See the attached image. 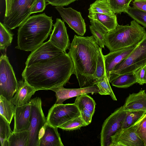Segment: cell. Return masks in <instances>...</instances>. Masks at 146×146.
I'll return each mask as SVG.
<instances>
[{
    "instance_id": "obj_1",
    "label": "cell",
    "mask_w": 146,
    "mask_h": 146,
    "mask_svg": "<svg viewBox=\"0 0 146 146\" xmlns=\"http://www.w3.org/2000/svg\"><path fill=\"white\" fill-rule=\"evenodd\" d=\"M74 64L64 52L43 62L25 67L23 78L36 91L51 90L63 87L73 74Z\"/></svg>"
},
{
    "instance_id": "obj_2",
    "label": "cell",
    "mask_w": 146,
    "mask_h": 146,
    "mask_svg": "<svg viewBox=\"0 0 146 146\" xmlns=\"http://www.w3.org/2000/svg\"><path fill=\"white\" fill-rule=\"evenodd\" d=\"M100 47L92 35L83 36L75 35L68 54L73 62L74 74L80 88L96 85L95 77Z\"/></svg>"
},
{
    "instance_id": "obj_3",
    "label": "cell",
    "mask_w": 146,
    "mask_h": 146,
    "mask_svg": "<svg viewBox=\"0 0 146 146\" xmlns=\"http://www.w3.org/2000/svg\"><path fill=\"white\" fill-rule=\"evenodd\" d=\"M53 21L45 13L30 16L19 27L15 48L31 52L36 48L50 35Z\"/></svg>"
},
{
    "instance_id": "obj_4",
    "label": "cell",
    "mask_w": 146,
    "mask_h": 146,
    "mask_svg": "<svg viewBox=\"0 0 146 146\" xmlns=\"http://www.w3.org/2000/svg\"><path fill=\"white\" fill-rule=\"evenodd\" d=\"M146 34L144 27L134 20L131 22L130 25L118 24L115 29L106 35L105 46L110 52L133 47L142 40Z\"/></svg>"
},
{
    "instance_id": "obj_5",
    "label": "cell",
    "mask_w": 146,
    "mask_h": 146,
    "mask_svg": "<svg viewBox=\"0 0 146 146\" xmlns=\"http://www.w3.org/2000/svg\"><path fill=\"white\" fill-rule=\"evenodd\" d=\"M146 64V34L129 55L115 66L110 74V83L119 75L134 73Z\"/></svg>"
},
{
    "instance_id": "obj_6",
    "label": "cell",
    "mask_w": 146,
    "mask_h": 146,
    "mask_svg": "<svg viewBox=\"0 0 146 146\" xmlns=\"http://www.w3.org/2000/svg\"><path fill=\"white\" fill-rule=\"evenodd\" d=\"M31 104L29 138L28 146H39L44 131L46 119L44 115L40 98L36 97L29 102Z\"/></svg>"
},
{
    "instance_id": "obj_7",
    "label": "cell",
    "mask_w": 146,
    "mask_h": 146,
    "mask_svg": "<svg viewBox=\"0 0 146 146\" xmlns=\"http://www.w3.org/2000/svg\"><path fill=\"white\" fill-rule=\"evenodd\" d=\"M36 1L12 0L9 14L4 16L3 24L10 30L19 27L30 16Z\"/></svg>"
},
{
    "instance_id": "obj_8",
    "label": "cell",
    "mask_w": 146,
    "mask_h": 146,
    "mask_svg": "<svg viewBox=\"0 0 146 146\" xmlns=\"http://www.w3.org/2000/svg\"><path fill=\"white\" fill-rule=\"evenodd\" d=\"M18 82L13 67L6 54L0 58V95L11 100L15 93Z\"/></svg>"
},
{
    "instance_id": "obj_9",
    "label": "cell",
    "mask_w": 146,
    "mask_h": 146,
    "mask_svg": "<svg viewBox=\"0 0 146 146\" xmlns=\"http://www.w3.org/2000/svg\"><path fill=\"white\" fill-rule=\"evenodd\" d=\"M80 115V111L74 103L55 104L48 111L46 123L58 128L69 120Z\"/></svg>"
},
{
    "instance_id": "obj_10",
    "label": "cell",
    "mask_w": 146,
    "mask_h": 146,
    "mask_svg": "<svg viewBox=\"0 0 146 146\" xmlns=\"http://www.w3.org/2000/svg\"><path fill=\"white\" fill-rule=\"evenodd\" d=\"M126 115L123 106L116 110L105 121L100 133V143L101 146H109L111 137L121 128Z\"/></svg>"
},
{
    "instance_id": "obj_11",
    "label": "cell",
    "mask_w": 146,
    "mask_h": 146,
    "mask_svg": "<svg viewBox=\"0 0 146 146\" xmlns=\"http://www.w3.org/2000/svg\"><path fill=\"white\" fill-rule=\"evenodd\" d=\"M146 114L129 127L121 128L111 137V143H118L123 146H145L138 136L137 130Z\"/></svg>"
},
{
    "instance_id": "obj_12",
    "label": "cell",
    "mask_w": 146,
    "mask_h": 146,
    "mask_svg": "<svg viewBox=\"0 0 146 146\" xmlns=\"http://www.w3.org/2000/svg\"><path fill=\"white\" fill-rule=\"evenodd\" d=\"M64 53L48 40L31 52L25 62V67L46 61Z\"/></svg>"
},
{
    "instance_id": "obj_13",
    "label": "cell",
    "mask_w": 146,
    "mask_h": 146,
    "mask_svg": "<svg viewBox=\"0 0 146 146\" xmlns=\"http://www.w3.org/2000/svg\"><path fill=\"white\" fill-rule=\"evenodd\" d=\"M63 21L78 35L83 36L86 31V24L81 13L70 7H56Z\"/></svg>"
},
{
    "instance_id": "obj_14",
    "label": "cell",
    "mask_w": 146,
    "mask_h": 146,
    "mask_svg": "<svg viewBox=\"0 0 146 146\" xmlns=\"http://www.w3.org/2000/svg\"><path fill=\"white\" fill-rule=\"evenodd\" d=\"M53 26V28L49 40L59 49L66 52L70 43L64 22L57 18Z\"/></svg>"
},
{
    "instance_id": "obj_15",
    "label": "cell",
    "mask_w": 146,
    "mask_h": 146,
    "mask_svg": "<svg viewBox=\"0 0 146 146\" xmlns=\"http://www.w3.org/2000/svg\"><path fill=\"white\" fill-rule=\"evenodd\" d=\"M31 109L30 102L22 106H15L13 132L28 130L30 124Z\"/></svg>"
},
{
    "instance_id": "obj_16",
    "label": "cell",
    "mask_w": 146,
    "mask_h": 146,
    "mask_svg": "<svg viewBox=\"0 0 146 146\" xmlns=\"http://www.w3.org/2000/svg\"><path fill=\"white\" fill-rule=\"evenodd\" d=\"M55 92V104H62L66 100L77 96L88 93H98L100 90L96 85L89 87L76 89H66L64 87L53 89Z\"/></svg>"
},
{
    "instance_id": "obj_17",
    "label": "cell",
    "mask_w": 146,
    "mask_h": 146,
    "mask_svg": "<svg viewBox=\"0 0 146 146\" xmlns=\"http://www.w3.org/2000/svg\"><path fill=\"white\" fill-rule=\"evenodd\" d=\"M136 46L117 50L104 56L106 75L109 80L115 66L128 56Z\"/></svg>"
},
{
    "instance_id": "obj_18",
    "label": "cell",
    "mask_w": 146,
    "mask_h": 146,
    "mask_svg": "<svg viewBox=\"0 0 146 146\" xmlns=\"http://www.w3.org/2000/svg\"><path fill=\"white\" fill-rule=\"evenodd\" d=\"M36 91L35 88L26 80L18 81L17 89L11 100L15 106H21L29 103L32 96Z\"/></svg>"
},
{
    "instance_id": "obj_19",
    "label": "cell",
    "mask_w": 146,
    "mask_h": 146,
    "mask_svg": "<svg viewBox=\"0 0 146 146\" xmlns=\"http://www.w3.org/2000/svg\"><path fill=\"white\" fill-rule=\"evenodd\" d=\"M126 111H146V93L141 90L137 93L130 94L122 106Z\"/></svg>"
},
{
    "instance_id": "obj_20",
    "label": "cell",
    "mask_w": 146,
    "mask_h": 146,
    "mask_svg": "<svg viewBox=\"0 0 146 146\" xmlns=\"http://www.w3.org/2000/svg\"><path fill=\"white\" fill-rule=\"evenodd\" d=\"M58 128L46 123L39 146H64Z\"/></svg>"
},
{
    "instance_id": "obj_21",
    "label": "cell",
    "mask_w": 146,
    "mask_h": 146,
    "mask_svg": "<svg viewBox=\"0 0 146 146\" xmlns=\"http://www.w3.org/2000/svg\"><path fill=\"white\" fill-rule=\"evenodd\" d=\"M88 17L90 20L95 21L100 24L108 32L115 29L118 24L115 14L109 15L96 13H89Z\"/></svg>"
},
{
    "instance_id": "obj_22",
    "label": "cell",
    "mask_w": 146,
    "mask_h": 146,
    "mask_svg": "<svg viewBox=\"0 0 146 146\" xmlns=\"http://www.w3.org/2000/svg\"><path fill=\"white\" fill-rule=\"evenodd\" d=\"M90 25L89 28L91 33L99 46L104 48V39L105 35L108 32L107 30L97 22L90 20Z\"/></svg>"
},
{
    "instance_id": "obj_23",
    "label": "cell",
    "mask_w": 146,
    "mask_h": 146,
    "mask_svg": "<svg viewBox=\"0 0 146 146\" xmlns=\"http://www.w3.org/2000/svg\"><path fill=\"white\" fill-rule=\"evenodd\" d=\"M29 138L28 130L12 132L8 141V146H28Z\"/></svg>"
},
{
    "instance_id": "obj_24",
    "label": "cell",
    "mask_w": 146,
    "mask_h": 146,
    "mask_svg": "<svg viewBox=\"0 0 146 146\" xmlns=\"http://www.w3.org/2000/svg\"><path fill=\"white\" fill-rule=\"evenodd\" d=\"M15 106L11 100H9L0 95V115L3 117L10 124L14 115Z\"/></svg>"
},
{
    "instance_id": "obj_25",
    "label": "cell",
    "mask_w": 146,
    "mask_h": 146,
    "mask_svg": "<svg viewBox=\"0 0 146 146\" xmlns=\"http://www.w3.org/2000/svg\"><path fill=\"white\" fill-rule=\"evenodd\" d=\"M137 83V79L134 73L119 75L111 82L112 86L121 88L129 87Z\"/></svg>"
},
{
    "instance_id": "obj_26",
    "label": "cell",
    "mask_w": 146,
    "mask_h": 146,
    "mask_svg": "<svg viewBox=\"0 0 146 146\" xmlns=\"http://www.w3.org/2000/svg\"><path fill=\"white\" fill-rule=\"evenodd\" d=\"M74 103L79 110L84 109L89 111L93 115H94L96 103L93 98L87 94L77 96Z\"/></svg>"
},
{
    "instance_id": "obj_27",
    "label": "cell",
    "mask_w": 146,
    "mask_h": 146,
    "mask_svg": "<svg viewBox=\"0 0 146 146\" xmlns=\"http://www.w3.org/2000/svg\"><path fill=\"white\" fill-rule=\"evenodd\" d=\"M89 13H96L109 15L114 14L111 11L107 0H96L90 5Z\"/></svg>"
},
{
    "instance_id": "obj_28",
    "label": "cell",
    "mask_w": 146,
    "mask_h": 146,
    "mask_svg": "<svg viewBox=\"0 0 146 146\" xmlns=\"http://www.w3.org/2000/svg\"><path fill=\"white\" fill-rule=\"evenodd\" d=\"M4 24L0 23V49L6 50L11 43L13 39V34Z\"/></svg>"
},
{
    "instance_id": "obj_29",
    "label": "cell",
    "mask_w": 146,
    "mask_h": 146,
    "mask_svg": "<svg viewBox=\"0 0 146 146\" xmlns=\"http://www.w3.org/2000/svg\"><path fill=\"white\" fill-rule=\"evenodd\" d=\"M10 124L0 115V140L1 146H8V141L11 135Z\"/></svg>"
},
{
    "instance_id": "obj_30",
    "label": "cell",
    "mask_w": 146,
    "mask_h": 146,
    "mask_svg": "<svg viewBox=\"0 0 146 146\" xmlns=\"http://www.w3.org/2000/svg\"><path fill=\"white\" fill-rule=\"evenodd\" d=\"M133 0H107L110 7L114 14L121 13H127Z\"/></svg>"
},
{
    "instance_id": "obj_31",
    "label": "cell",
    "mask_w": 146,
    "mask_h": 146,
    "mask_svg": "<svg viewBox=\"0 0 146 146\" xmlns=\"http://www.w3.org/2000/svg\"><path fill=\"white\" fill-rule=\"evenodd\" d=\"M146 113V111H126V115L121 128H126L131 126L143 117Z\"/></svg>"
},
{
    "instance_id": "obj_32",
    "label": "cell",
    "mask_w": 146,
    "mask_h": 146,
    "mask_svg": "<svg viewBox=\"0 0 146 146\" xmlns=\"http://www.w3.org/2000/svg\"><path fill=\"white\" fill-rule=\"evenodd\" d=\"M96 85L98 86L100 90L99 94L101 95H109L113 100H117L106 75L98 81Z\"/></svg>"
},
{
    "instance_id": "obj_33",
    "label": "cell",
    "mask_w": 146,
    "mask_h": 146,
    "mask_svg": "<svg viewBox=\"0 0 146 146\" xmlns=\"http://www.w3.org/2000/svg\"><path fill=\"white\" fill-rule=\"evenodd\" d=\"M87 125L81 115L71 119L60 126L58 128L65 130H73Z\"/></svg>"
},
{
    "instance_id": "obj_34",
    "label": "cell",
    "mask_w": 146,
    "mask_h": 146,
    "mask_svg": "<svg viewBox=\"0 0 146 146\" xmlns=\"http://www.w3.org/2000/svg\"><path fill=\"white\" fill-rule=\"evenodd\" d=\"M136 22L146 28V12L130 7L127 13Z\"/></svg>"
},
{
    "instance_id": "obj_35",
    "label": "cell",
    "mask_w": 146,
    "mask_h": 146,
    "mask_svg": "<svg viewBox=\"0 0 146 146\" xmlns=\"http://www.w3.org/2000/svg\"><path fill=\"white\" fill-rule=\"evenodd\" d=\"M102 48L100 47V53L98 57L97 65L95 74L97 83L106 75L104 55Z\"/></svg>"
},
{
    "instance_id": "obj_36",
    "label": "cell",
    "mask_w": 146,
    "mask_h": 146,
    "mask_svg": "<svg viewBox=\"0 0 146 146\" xmlns=\"http://www.w3.org/2000/svg\"><path fill=\"white\" fill-rule=\"evenodd\" d=\"M138 135L146 146V115L140 123L137 130Z\"/></svg>"
},
{
    "instance_id": "obj_37",
    "label": "cell",
    "mask_w": 146,
    "mask_h": 146,
    "mask_svg": "<svg viewBox=\"0 0 146 146\" xmlns=\"http://www.w3.org/2000/svg\"><path fill=\"white\" fill-rule=\"evenodd\" d=\"M146 64L138 69L135 72L137 80V83L142 85L145 84V78Z\"/></svg>"
},
{
    "instance_id": "obj_38",
    "label": "cell",
    "mask_w": 146,
    "mask_h": 146,
    "mask_svg": "<svg viewBox=\"0 0 146 146\" xmlns=\"http://www.w3.org/2000/svg\"><path fill=\"white\" fill-rule=\"evenodd\" d=\"M45 0H37L32 8L31 13L42 12L46 5Z\"/></svg>"
},
{
    "instance_id": "obj_39",
    "label": "cell",
    "mask_w": 146,
    "mask_h": 146,
    "mask_svg": "<svg viewBox=\"0 0 146 146\" xmlns=\"http://www.w3.org/2000/svg\"><path fill=\"white\" fill-rule=\"evenodd\" d=\"M48 4L56 7H64L78 0H45Z\"/></svg>"
},
{
    "instance_id": "obj_40",
    "label": "cell",
    "mask_w": 146,
    "mask_h": 146,
    "mask_svg": "<svg viewBox=\"0 0 146 146\" xmlns=\"http://www.w3.org/2000/svg\"><path fill=\"white\" fill-rule=\"evenodd\" d=\"M80 115L87 125L91 123L93 115L87 110L84 109L80 110Z\"/></svg>"
},
{
    "instance_id": "obj_41",
    "label": "cell",
    "mask_w": 146,
    "mask_h": 146,
    "mask_svg": "<svg viewBox=\"0 0 146 146\" xmlns=\"http://www.w3.org/2000/svg\"><path fill=\"white\" fill-rule=\"evenodd\" d=\"M133 4V7L146 12V0H134Z\"/></svg>"
},
{
    "instance_id": "obj_42",
    "label": "cell",
    "mask_w": 146,
    "mask_h": 146,
    "mask_svg": "<svg viewBox=\"0 0 146 146\" xmlns=\"http://www.w3.org/2000/svg\"><path fill=\"white\" fill-rule=\"evenodd\" d=\"M12 0H5V16H7L10 11Z\"/></svg>"
},
{
    "instance_id": "obj_43",
    "label": "cell",
    "mask_w": 146,
    "mask_h": 146,
    "mask_svg": "<svg viewBox=\"0 0 146 146\" xmlns=\"http://www.w3.org/2000/svg\"><path fill=\"white\" fill-rule=\"evenodd\" d=\"M145 84H146V68H145Z\"/></svg>"
}]
</instances>
